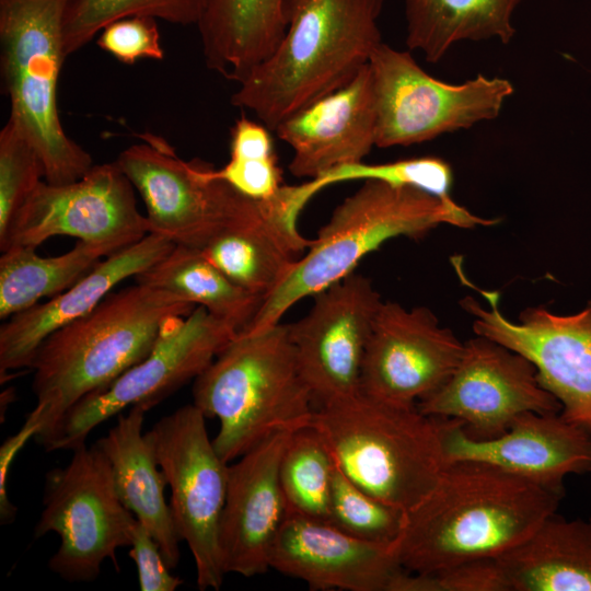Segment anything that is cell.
I'll return each instance as SVG.
<instances>
[{
    "label": "cell",
    "mask_w": 591,
    "mask_h": 591,
    "mask_svg": "<svg viewBox=\"0 0 591 591\" xmlns=\"http://www.w3.org/2000/svg\"><path fill=\"white\" fill-rule=\"evenodd\" d=\"M358 179H381L396 185H409L449 198L453 175L450 165L443 160L424 157L382 164L361 162L338 167L310 181L318 193L329 185Z\"/></svg>",
    "instance_id": "obj_35"
},
{
    "label": "cell",
    "mask_w": 591,
    "mask_h": 591,
    "mask_svg": "<svg viewBox=\"0 0 591 591\" xmlns=\"http://www.w3.org/2000/svg\"><path fill=\"white\" fill-rule=\"evenodd\" d=\"M376 104L375 147L412 146L495 119L510 81L478 74L461 84L432 78L408 51L381 43L370 57Z\"/></svg>",
    "instance_id": "obj_9"
},
{
    "label": "cell",
    "mask_w": 591,
    "mask_h": 591,
    "mask_svg": "<svg viewBox=\"0 0 591 591\" xmlns=\"http://www.w3.org/2000/svg\"><path fill=\"white\" fill-rule=\"evenodd\" d=\"M70 462L46 474L43 510L36 538L60 537L49 569L69 582H90L116 552L130 546L136 517L124 506L114 485L109 462L94 444L74 449Z\"/></svg>",
    "instance_id": "obj_8"
},
{
    "label": "cell",
    "mask_w": 591,
    "mask_h": 591,
    "mask_svg": "<svg viewBox=\"0 0 591 591\" xmlns=\"http://www.w3.org/2000/svg\"><path fill=\"white\" fill-rule=\"evenodd\" d=\"M390 591H508L496 558L466 561L434 572H401Z\"/></svg>",
    "instance_id": "obj_36"
},
{
    "label": "cell",
    "mask_w": 591,
    "mask_h": 591,
    "mask_svg": "<svg viewBox=\"0 0 591 591\" xmlns=\"http://www.w3.org/2000/svg\"><path fill=\"white\" fill-rule=\"evenodd\" d=\"M44 179L39 154L8 119L0 131V241L5 237L18 210Z\"/></svg>",
    "instance_id": "obj_34"
},
{
    "label": "cell",
    "mask_w": 591,
    "mask_h": 591,
    "mask_svg": "<svg viewBox=\"0 0 591 591\" xmlns=\"http://www.w3.org/2000/svg\"><path fill=\"white\" fill-rule=\"evenodd\" d=\"M290 0H209L198 22L208 68L241 82L277 48Z\"/></svg>",
    "instance_id": "obj_25"
},
{
    "label": "cell",
    "mask_w": 591,
    "mask_h": 591,
    "mask_svg": "<svg viewBox=\"0 0 591 591\" xmlns=\"http://www.w3.org/2000/svg\"><path fill=\"white\" fill-rule=\"evenodd\" d=\"M129 557L136 564L141 591H174L183 580L172 575L151 533L138 520L132 531Z\"/></svg>",
    "instance_id": "obj_38"
},
{
    "label": "cell",
    "mask_w": 591,
    "mask_h": 591,
    "mask_svg": "<svg viewBox=\"0 0 591 591\" xmlns=\"http://www.w3.org/2000/svg\"><path fill=\"white\" fill-rule=\"evenodd\" d=\"M268 128L245 116L231 129L230 160L210 175L253 199H268L281 188L282 175Z\"/></svg>",
    "instance_id": "obj_32"
},
{
    "label": "cell",
    "mask_w": 591,
    "mask_h": 591,
    "mask_svg": "<svg viewBox=\"0 0 591 591\" xmlns=\"http://www.w3.org/2000/svg\"><path fill=\"white\" fill-rule=\"evenodd\" d=\"M69 0H0V69L10 117L39 154L45 181L67 184L94 165L65 131L58 83Z\"/></svg>",
    "instance_id": "obj_7"
},
{
    "label": "cell",
    "mask_w": 591,
    "mask_h": 591,
    "mask_svg": "<svg viewBox=\"0 0 591 591\" xmlns=\"http://www.w3.org/2000/svg\"><path fill=\"white\" fill-rule=\"evenodd\" d=\"M239 333V328L196 306L172 320L150 354L106 390L76 404L60 420L43 447L70 450L85 444L90 432L127 407L147 412L192 379H196Z\"/></svg>",
    "instance_id": "obj_11"
},
{
    "label": "cell",
    "mask_w": 591,
    "mask_h": 591,
    "mask_svg": "<svg viewBox=\"0 0 591 591\" xmlns=\"http://www.w3.org/2000/svg\"><path fill=\"white\" fill-rule=\"evenodd\" d=\"M496 560L508 591H591V518L554 513Z\"/></svg>",
    "instance_id": "obj_26"
},
{
    "label": "cell",
    "mask_w": 591,
    "mask_h": 591,
    "mask_svg": "<svg viewBox=\"0 0 591 591\" xmlns=\"http://www.w3.org/2000/svg\"><path fill=\"white\" fill-rule=\"evenodd\" d=\"M195 308L172 292L136 282L50 334L30 366L43 419L35 440L43 445L76 404L143 360L164 327Z\"/></svg>",
    "instance_id": "obj_2"
},
{
    "label": "cell",
    "mask_w": 591,
    "mask_h": 591,
    "mask_svg": "<svg viewBox=\"0 0 591 591\" xmlns=\"http://www.w3.org/2000/svg\"><path fill=\"white\" fill-rule=\"evenodd\" d=\"M43 427L40 409L35 406L27 415L23 426L0 447V520L1 524H10L16 515V507L8 495V482L12 464L32 438L39 433Z\"/></svg>",
    "instance_id": "obj_39"
},
{
    "label": "cell",
    "mask_w": 591,
    "mask_h": 591,
    "mask_svg": "<svg viewBox=\"0 0 591 591\" xmlns=\"http://www.w3.org/2000/svg\"><path fill=\"white\" fill-rule=\"evenodd\" d=\"M498 221L471 213L451 197L381 179L363 181L335 208L317 237L241 331L280 323L291 306L355 273L366 255L391 239H420L441 224L474 228Z\"/></svg>",
    "instance_id": "obj_4"
},
{
    "label": "cell",
    "mask_w": 591,
    "mask_h": 591,
    "mask_svg": "<svg viewBox=\"0 0 591 591\" xmlns=\"http://www.w3.org/2000/svg\"><path fill=\"white\" fill-rule=\"evenodd\" d=\"M442 441L445 463L482 461L546 487L564 488L567 475L591 473V434L560 413H524L488 440L470 437L462 422L447 418Z\"/></svg>",
    "instance_id": "obj_21"
},
{
    "label": "cell",
    "mask_w": 591,
    "mask_h": 591,
    "mask_svg": "<svg viewBox=\"0 0 591 591\" xmlns=\"http://www.w3.org/2000/svg\"><path fill=\"white\" fill-rule=\"evenodd\" d=\"M478 292L488 309L472 297L461 301L474 316V333L528 358L540 384L560 403V415L591 434V300L569 315L531 306L515 323L500 311L498 291Z\"/></svg>",
    "instance_id": "obj_13"
},
{
    "label": "cell",
    "mask_w": 591,
    "mask_h": 591,
    "mask_svg": "<svg viewBox=\"0 0 591 591\" xmlns=\"http://www.w3.org/2000/svg\"><path fill=\"white\" fill-rule=\"evenodd\" d=\"M404 518V510L383 502L356 485L334 459L328 523L364 541L394 544L402 532Z\"/></svg>",
    "instance_id": "obj_33"
},
{
    "label": "cell",
    "mask_w": 591,
    "mask_h": 591,
    "mask_svg": "<svg viewBox=\"0 0 591 591\" xmlns=\"http://www.w3.org/2000/svg\"><path fill=\"white\" fill-rule=\"evenodd\" d=\"M96 44L126 65L164 57L155 19L149 16L134 15L113 21L99 33Z\"/></svg>",
    "instance_id": "obj_37"
},
{
    "label": "cell",
    "mask_w": 591,
    "mask_h": 591,
    "mask_svg": "<svg viewBox=\"0 0 591 591\" xmlns=\"http://www.w3.org/2000/svg\"><path fill=\"white\" fill-rule=\"evenodd\" d=\"M313 298L308 314L288 328L302 376L321 405L360 390L364 352L382 300L371 280L356 273Z\"/></svg>",
    "instance_id": "obj_16"
},
{
    "label": "cell",
    "mask_w": 591,
    "mask_h": 591,
    "mask_svg": "<svg viewBox=\"0 0 591 591\" xmlns=\"http://www.w3.org/2000/svg\"><path fill=\"white\" fill-rule=\"evenodd\" d=\"M293 155L289 171L317 178L361 163L375 146L376 104L369 63L338 90L294 113L275 129Z\"/></svg>",
    "instance_id": "obj_22"
},
{
    "label": "cell",
    "mask_w": 591,
    "mask_h": 591,
    "mask_svg": "<svg viewBox=\"0 0 591 591\" xmlns=\"http://www.w3.org/2000/svg\"><path fill=\"white\" fill-rule=\"evenodd\" d=\"M146 413L143 407L134 406L128 414H118L117 422L95 444L109 462L119 499L151 533L166 565L174 569L183 541L165 499V476L142 432Z\"/></svg>",
    "instance_id": "obj_24"
},
{
    "label": "cell",
    "mask_w": 591,
    "mask_h": 591,
    "mask_svg": "<svg viewBox=\"0 0 591 591\" xmlns=\"http://www.w3.org/2000/svg\"><path fill=\"white\" fill-rule=\"evenodd\" d=\"M140 139L115 162L144 202L149 233L201 250L252 199L212 177L211 164L181 159L164 138Z\"/></svg>",
    "instance_id": "obj_12"
},
{
    "label": "cell",
    "mask_w": 591,
    "mask_h": 591,
    "mask_svg": "<svg viewBox=\"0 0 591 591\" xmlns=\"http://www.w3.org/2000/svg\"><path fill=\"white\" fill-rule=\"evenodd\" d=\"M137 283L172 292L243 329L262 299L240 288L200 250L175 245L163 258L138 274Z\"/></svg>",
    "instance_id": "obj_29"
},
{
    "label": "cell",
    "mask_w": 591,
    "mask_h": 591,
    "mask_svg": "<svg viewBox=\"0 0 591 591\" xmlns=\"http://www.w3.org/2000/svg\"><path fill=\"white\" fill-rule=\"evenodd\" d=\"M445 420L422 414L417 404H398L359 390L318 405L310 425L356 485L407 511L433 489L447 464Z\"/></svg>",
    "instance_id": "obj_6"
},
{
    "label": "cell",
    "mask_w": 591,
    "mask_h": 591,
    "mask_svg": "<svg viewBox=\"0 0 591 591\" xmlns=\"http://www.w3.org/2000/svg\"><path fill=\"white\" fill-rule=\"evenodd\" d=\"M209 0H69L65 16V49L69 57L90 43L104 26L141 15L177 25L200 21Z\"/></svg>",
    "instance_id": "obj_31"
},
{
    "label": "cell",
    "mask_w": 591,
    "mask_h": 591,
    "mask_svg": "<svg viewBox=\"0 0 591 591\" xmlns=\"http://www.w3.org/2000/svg\"><path fill=\"white\" fill-rule=\"evenodd\" d=\"M565 488L546 487L490 463L448 462L433 489L405 511L394 549L408 572L496 558L556 513Z\"/></svg>",
    "instance_id": "obj_1"
},
{
    "label": "cell",
    "mask_w": 591,
    "mask_h": 591,
    "mask_svg": "<svg viewBox=\"0 0 591 591\" xmlns=\"http://www.w3.org/2000/svg\"><path fill=\"white\" fill-rule=\"evenodd\" d=\"M520 0H405L406 45L429 62L461 40L497 38L508 44Z\"/></svg>",
    "instance_id": "obj_27"
},
{
    "label": "cell",
    "mask_w": 591,
    "mask_h": 591,
    "mask_svg": "<svg viewBox=\"0 0 591 591\" xmlns=\"http://www.w3.org/2000/svg\"><path fill=\"white\" fill-rule=\"evenodd\" d=\"M135 190L115 161L94 164L71 183L44 179L15 213L0 250L13 245L36 248L56 235L125 248L149 233Z\"/></svg>",
    "instance_id": "obj_14"
},
{
    "label": "cell",
    "mask_w": 591,
    "mask_h": 591,
    "mask_svg": "<svg viewBox=\"0 0 591 591\" xmlns=\"http://www.w3.org/2000/svg\"><path fill=\"white\" fill-rule=\"evenodd\" d=\"M417 407L427 416L462 422L466 434L479 440L503 434L524 413L561 410L528 358L479 335L464 343L453 373Z\"/></svg>",
    "instance_id": "obj_15"
},
{
    "label": "cell",
    "mask_w": 591,
    "mask_h": 591,
    "mask_svg": "<svg viewBox=\"0 0 591 591\" xmlns=\"http://www.w3.org/2000/svg\"><path fill=\"white\" fill-rule=\"evenodd\" d=\"M383 0H290L274 53L239 82L231 103L269 130L348 83L382 43Z\"/></svg>",
    "instance_id": "obj_3"
},
{
    "label": "cell",
    "mask_w": 591,
    "mask_h": 591,
    "mask_svg": "<svg viewBox=\"0 0 591 591\" xmlns=\"http://www.w3.org/2000/svg\"><path fill=\"white\" fill-rule=\"evenodd\" d=\"M314 195L305 182L282 185L268 199H251L201 253L232 282L263 301L312 243L299 232L298 218Z\"/></svg>",
    "instance_id": "obj_18"
},
{
    "label": "cell",
    "mask_w": 591,
    "mask_h": 591,
    "mask_svg": "<svg viewBox=\"0 0 591 591\" xmlns=\"http://www.w3.org/2000/svg\"><path fill=\"white\" fill-rule=\"evenodd\" d=\"M463 350L464 343L428 308L382 302L366 348L360 390L415 405L450 378Z\"/></svg>",
    "instance_id": "obj_17"
},
{
    "label": "cell",
    "mask_w": 591,
    "mask_h": 591,
    "mask_svg": "<svg viewBox=\"0 0 591 591\" xmlns=\"http://www.w3.org/2000/svg\"><path fill=\"white\" fill-rule=\"evenodd\" d=\"M269 567L312 590L390 591L405 569L394 544L355 537L322 520L287 514Z\"/></svg>",
    "instance_id": "obj_20"
},
{
    "label": "cell",
    "mask_w": 591,
    "mask_h": 591,
    "mask_svg": "<svg viewBox=\"0 0 591 591\" xmlns=\"http://www.w3.org/2000/svg\"><path fill=\"white\" fill-rule=\"evenodd\" d=\"M35 247L13 245L0 257V317L7 320L44 298L72 287L106 256L120 248L106 243L78 241L68 252L53 257ZM123 250V248H121Z\"/></svg>",
    "instance_id": "obj_28"
},
{
    "label": "cell",
    "mask_w": 591,
    "mask_h": 591,
    "mask_svg": "<svg viewBox=\"0 0 591 591\" xmlns=\"http://www.w3.org/2000/svg\"><path fill=\"white\" fill-rule=\"evenodd\" d=\"M206 416L194 404L160 418L146 432L171 488L176 530L195 561L199 590H219L222 567L219 529L227 499L229 463L217 452Z\"/></svg>",
    "instance_id": "obj_10"
},
{
    "label": "cell",
    "mask_w": 591,
    "mask_h": 591,
    "mask_svg": "<svg viewBox=\"0 0 591 591\" xmlns=\"http://www.w3.org/2000/svg\"><path fill=\"white\" fill-rule=\"evenodd\" d=\"M174 246L167 237L148 233L100 260L60 294L7 318L0 327L1 383L10 371L30 368L36 350L50 334L90 313L117 285L135 278Z\"/></svg>",
    "instance_id": "obj_23"
},
{
    "label": "cell",
    "mask_w": 591,
    "mask_h": 591,
    "mask_svg": "<svg viewBox=\"0 0 591 591\" xmlns=\"http://www.w3.org/2000/svg\"><path fill=\"white\" fill-rule=\"evenodd\" d=\"M293 431L277 432L229 467L219 529L223 570L250 578L269 569L273 543L288 514L280 461Z\"/></svg>",
    "instance_id": "obj_19"
},
{
    "label": "cell",
    "mask_w": 591,
    "mask_h": 591,
    "mask_svg": "<svg viewBox=\"0 0 591 591\" xmlns=\"http://www.w3.org/2000/svg\"><path fill=\"white\" fill-rule=\"evenodd\" d=\"M333 468V455L311 425L291 433L279 468L288 514L327 522Z\"/></svg>",
    "instance_id": "obj_30"
},
{
    "label": "cell",
    "mask_w": 591,
    "mask_h": 591,
    "mask_svg": "<svg viewBox=\"0 0 591 591\" xmlns=\"http://www.w3.org/2000/svg\"><path fill=\"white\" fill-rule=\"evenodd\" d=\"M193 399L219 420L212 442L228 463L277 432L309 426L315 409L281 323L240 331L194 380Z\"/></svg>",
    "instance_id": "obj_5"
}]
</instances>
